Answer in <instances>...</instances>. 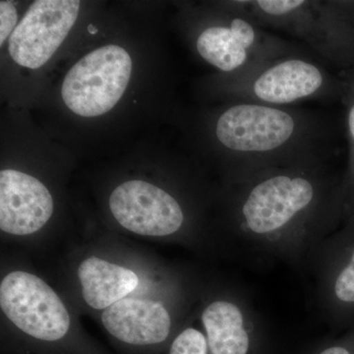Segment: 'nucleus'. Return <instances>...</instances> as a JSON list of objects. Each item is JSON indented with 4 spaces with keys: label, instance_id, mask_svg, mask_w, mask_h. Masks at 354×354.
I'll use <instances>...</instances> for the list:
<instances>
[{
    "label": "nucleus",
    "instance_id": "f257e3e1",
    "mask_svg": "<svg viewBox=\"0 0 354 354\" xmlns=\"http://www.w3.org/2000/svg\"><path fill=\"white\" fill-rule=\"evenodd\" d=\"M301 116L281 106L241 101L218 118L216 136L235 155L272 156L293 153L307 136Z\"/></svg>",
    "mask_w": 354,
    "mask_h": 354
},
{
    "label": "nucleus",
    "instance_id": "f03ea898",
    "mask_svg": "<svg viewBox=\"0 0 354 354\" xmlns=\"http://www.w3.org/2000/svg\"><path fill=\"white\" fill-rule=\"evenodd\" d=\"M132 59L115 44L102 46L81 58L67 72L62 99L70 111L83 118L109 113L127 90Z\"/></svg>",
    "mask_w": 354,
    "mask_h": 354
},
{
    "label": "nucleus",
    "instance_id": "7ed1b4c3",
    "mask_svg": "<svg viewBox=\"0 0 354 354\" xmlns=\"http://www.w3.org/2000/svg\"><path fill=\"white\" fill-rule=\"evenodd\" d=\"M0 306L7 318L25 335L44 344L66 337L70 317L50 286L26 272H12L0 285Z\"/></svg>",
    "mask_w": 354,
    "mask_h": 354
},
{
    "label": "nucleus",
    "instance_id": "20e7f679",
    "mask_svg": "<svg viewBox=\"0 0 354 354\" xmlns=\"http://www.w3.org/2000/svg\"><path fill=\"white\" fill-rule=\"evenodd\" d=\"M80 4L77 0L35 1L9 39L14 62L31 69L46 64L75 24Z\"/></svg>",
    "mask_w": 354,
    "mask_h": 354
},
{
    "label": "nucleus",
    "instance_id": "39448f33",
    "mask_svg": "<svg viewBox=\"0 0 354 354\" xmlns=\"http://www.w3.org/2000/svg\"><path fill=\"white\" fill-rule=\"evenodd\" d=\"M325 74L318 65L302 58L264 62L241 75L242 101L288 106L319 95Z\"/></svg>",
    "mask_w": 354,
    "mask_h": 354
},
{
    "label": "nucleus",
    "instance_id": "423d86ee",
    "mask_svg": "<svg viewBox=\"0 0 354 354\" xmlns=\"http://www.w3.org/2000/svg\"><path fill=\"white\" fill-rule=\"evenodd\" d=\"M254 19L242 10L227 24L212 26L200 34L197 50L203 59L225 73H245L274 57L271 44Z\"/></svg>",
    "mask_w": 354,
    "mask_h": 354
},
{
    "label": "nucleus",
    "instance_id": "0eeeda50",
    "mask_svg": "<svg viewBox=\"0 0 354 354\" xmlns=\"http://www.w3.org/2000/svg\"><path fill=\"white\" fill-rule=\"evenodd\" d=\"M109 209L123 227L148 236L174 234L184 220L183 209L171 195L142 180L118 186L109 197Z\"/></svg>",
    "mask_w": 354,
    "mask_h": 354
},
{
    "label": "nucleus",
    "instance_id": "6e6552de",
    "mask_svg": "<svg viewBox=\"0 0 354 354\" xmlns=\"http://www.w3.org/2000/svg\"><path fill=\"white\" fill-rule=\"evenodd\" d=\"M314 187L302 176L279 174L254 186L242 214L256 234H268L283 227L311 204Z\"/></svg>",
    "mask_w": 354,
    "mask_h": 354
},
{
    "label": "nucleus",
    "instance_id": "1a4fd4ad",
    "mask_svg": "<svg viewBox=\"0 0 354 354\" xmlns=\"http://www.w3.org/2000/svg\"><path fill=\"white\" fill-rule=\"evenodd\" d=\"M53 213L50 191L36 177L14 169L0 172V228L14 235L39 232Z\"/></svg>",
    "mask_w": 354,
    "mask_h": 354
},
{
    "label": "nucleus",
    "instance_id": "9d476101",
    "mask_svg": "<svg viewBox=\"0 0 354 354\" xmlns=\"http://www.w3.org/2000/svg\"><path fill=\"white\" fill-rule=\"evenodd\" d=\"M102 324L116 339L136 348L157 346L171 333V317L160 302L123 298L104 310Z\"/></svg>",
    "mask_w": 354,
    "mask_h": 354
},
{
    "label": "nucleus",
    "instance_id": "9b49d317",
    "mask_svg": "<svg viewBox=\"0 0 354 354\" xmlns=\"http://www.w3.org/2000/svg\"><path fill=\"white\" fill-rule=\"evenodd\" d=\"M84 299L92 308L106 309L127 297L139 285L137 274L127 268L90 257L78 269Z\"/></svg>",
    "mask_w": 354,
    "mask_h": 354
},
{
    "label": "nucleus",
    "instance_id": "f8f14e48",
    "mask_svg": "<svg viewBox=\"0 0 354 354\" xmlns=\"http://www.w3.org/2000/svg\"><path fill=\"white\" fill-rule=\"evenodd\" d=\"M212 354H246L249 337L236 305L225 301L209 304L202 315Z\"/></svg>",
    "mask_w": 354,
    "mask_h": 354
},
{
    "label": "nucleus",
    "instance_id": "ddd939ff",
    "mask_svg": "<svg viewBox=\"0 0 354 354\" xmlns=\"http://www.w3.org/2000/svg\"><path fill=\"white\" fill-rule=\"evenodd\" d=\"M208 342L199 330H184L172 342L169 354H207Z\"/></svg>",
    "mask_w": 354,
    "mask_h": 354
},
{
    "label": "nucleus",
    "instance_id": "4468645a",
    "mask_svg": "<svg viewBox=\"0 0 354 354\" xmlns=\"http://www.w3.org/2000/svg\"><path fill=\"white\" fill-rule=\"evenodd\" d=\"M335 295L344 302H354V254L348 267L335 281Z\"/></svg>",
    "mask_w": 354,
    "mask_h": 354
},
{
    "label": "nucleus",
    "instance_id": "2eb2a0df",
    "mask_svg": "<svg viewBox=\"0 0 354 354\" xmlns=\"http://www.w3.org/2000/svg\"><path fill=\"white\" fill-rule=\"evenodd\" d=\"M18 15L11 1H0V46L12 35L17 23Z\"/></svg>",
    "mask_w": 354,
    "mask_h": 354
},
{
    "label": "nucleus",
    "instance_id": "dca6fc26",
    "mask_svg": "<svg viewBox=\"0 0 354 354\" xmlns=\"http://www.w3.org/2000/svg\"><path fill=\"white\" fill-rule=\"evenodd\" d=\"M348 125L349 134H351V137L354 141V104L351 106V109H349Z\"/></svg>",
    "mask_w": 354,
    "mask_h": 354
},
{
    "label": "nucleus",
    "instance_id": "f3484780",
    "mask_svg": "<svg viewBox=\"0 0 354 354\" xmlns=\"http://www.w3.org/2000/svg\"><path fill=\"white\" fill-rule=\"evenodd\" d=\"M321 354H349L348 351L346 348H330L326 349Z\"/></svg>",
    "mask_w": 354,
    "mask_h": 354
},
{
    "label": "nucleus",
    "instance_id": "a211bd4d",
    "mask_svg": "<svg viewBox=\"0 0 354 354\" xmlns=\"http://www.w3.org/2000/svg\"><path fill=\"white\" fill-rule=\"evenodd\" d=\"M88 32H91V34H95V32H97V28H95V26L93 25H88Z\"/></svg>",
    "mask_w": 354,
    "mask_h": 354
}]
</instances>
